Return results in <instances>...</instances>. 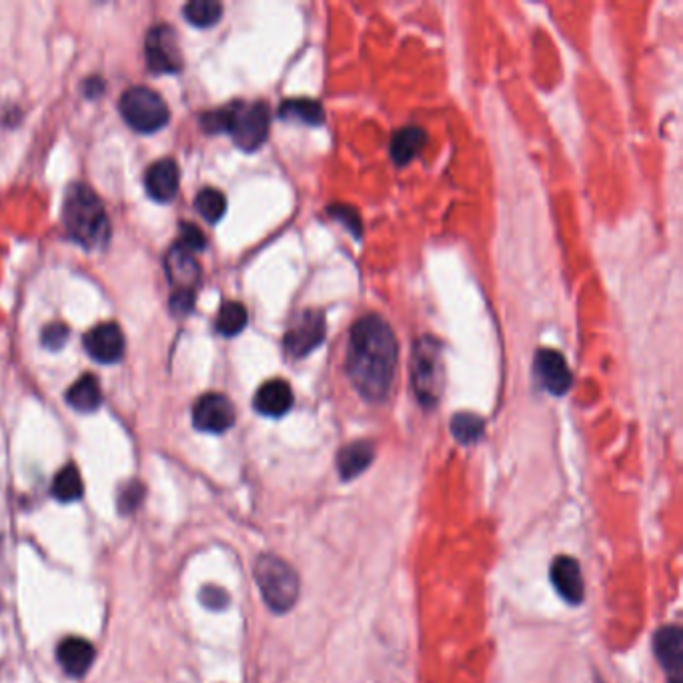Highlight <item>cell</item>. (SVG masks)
Listing matches in <instances>:
<instances>
[{"label": "cell", "instance_id": "cell-18", "mask_svg": "<svg viewBox=\"0 0 683 683\" xmlns=\"http://www.w3.org/2000/svg\"><path fill=\"white\" fill-rule=\"evenodd\" d=\"M375 459V447L371 441H355L339 451L337 467L343 479L359 477Z\"/></svg>", "mask_w": 683, "mask_h": 683}, {"label": "cell", "instance_id": "cell-8", "mask_svg": "<svg viewBox=\"0 0 683 683\" xmlns=\"http://www.w3.org/2000/svg\"><path fill=\"white\" fill-rule=\"evenodd\" d=\"M325 315L317 309H307L297 315L285 335V351L293 357H307L325 341Z\"/></svg>", "mask_w": 683, "mask_h": 683}, {"label": "cell", "instance_id": "cell-10", "mask_svg": "<svg viewBox=\"0 0 683 683\" xmlns=\"http://www.w3.org/2000/svg\"><path fill=\"white\" fill-rule=\"evenodd\" d=\"M533 371L537 381L551 395H565L571 387V371L567 367L565 357L553 349H541L535 353Z\"/></svg>", "mask_w": 683, "mask_h": 683}, {"label": "cell", "instance_id": "cell-24", "mask_svg": "<svg viewBox=\"0 0 683 683\" xmlns=\"http://www.w3.org/2000/svg\"><path fill=\"white\" fill-rule=\"evenodd\" d=\"M247 319H249L247 309L237 301H229L219 311L217 331L225 337H235L247 327Z\"/></svg>", "mask_w": 683, "mask_h": 683}, {"label": "cell", "instance_id": "cell-16", "mask_svg": "<svg viewBox=\"0 0 683 683\" xmlns=\"http://www.w3.org/2000/svg\"><path fill=\"white\" fill-rule=\"evenodd\" d=\"M291 407L293 391L283 379H271L255 393V409L265 417H283Z\"/></svg>", "mask_w": 683, "mask_h": 683}, {"label": "cell", "instance_id": "cell-25", "mask_svg": "<svg viewBox=\"0 0 683 683\" xmlns=\"http://www.w3.org/2000/svg\"><path fill=\"white\" fill-rule=\"evenodd\" d=\"M483 429H485L483 419L473 413H457L451 419V433L463 445L475 443L483 435Z\"/></svg>", "mask_w": 683, "mask_h": 683}, {"label": "cell", "instance_id": "cell-17", "mask_svg": "<svg viewBox=\"0 0 683 683\" xmlns=\"http://www.w3.org/2000/svg\"><path fill=\"white\" fill-rule=\"evenodd\" d=\"M57 657L69 675L83 677L95 661V647L83 637H67L61 641Z\"/></svg>", "mask_w": 683, "mask_h": 683}, {"label": "cell", "instance_id": "cell-12", "mask_svg": "<svg viewBox=\"0 0 683 683\" xmlns=\"http://www.w3.org/2000/svg\"><path fill=\"white\" fill-rule=\"evenodd\" d=\"M85 347L95 361L111 365L125 353V335L117 323H103L87 333Z\"/></svg>", "mask_w": 683, "mask_h": 683}, {"label": "cell", "instance_id": "cell-14", "mask_svg": "<svg viewBox=\"0 0 683 683\" xmlns=\"http://www.w3.org/2000/svg\"><path fill=\"white\" fill-rule=\"evenodd\" d=\"M551 583L555 591L567 603H581L585 597V583L581 575V567L573 557L561 555L551 563Z\"/></svg>", "mask_w": 683, "mask_h": 683}, {"label": "cell", "instance_id": "cell-27", "mask_svg": "<svg viewBox=\"0 0 683 683\" xmlns=\"http://www.w3.org/2000/svg\"><path fill=\"white\" fill-rule=\"evenodd\" d=\"M329 215H333L337 221H341L357 239L363 233V225H361V217L353 207L347 205H331L329 207Z\"/></svg>", "mask_w": 683, "mask_h": 683}, {"label": "cell", "instance_id": "cell-2", "mask_svg": "<svg viewBox=\"0 0 683 683\" xmlns=\"http://www.w3.org/2000/svg\"><path fill=\"white\" fill-rule=\"evenodd\" d=\"M63 219L69 237L85 249H99L111 237V225L103 203L93 189L83 183L69 187Z\"/></svg>", "mask_w": 683, "mask_h": 683}, {"label": "cell", "instance_id": "cell-4", "mask_svg": "<svg viewBox=\"0 0 683 683\" xmlns=\"http://www.w3.org/2000/svg\"><path fill=\"white\" fill-rule=\"evenodd\" d=\"M255 579L265 603L273 611L285 613L295 605L299 597V577L287 561L269 553L261 555L255 563Z\"/></svg>", "mask_w": 683, "mask_h": 683}, {"label": "cell", "instance_id": "cell-30", "mask_svg": "<svg viewBox=\"0 0 683 683\" xmlns=\"http://www.w3.org/2000/svg\"><path fill=\"white\" fill-rule=\"evenodd\" d=\"M67 339H69V329L63 323H53V325L45 327V331H43V345L51 351L63 349Z\"/></svg>", "mask_w": 683, "mask_h": 683}, {"label": "cell", "instance_id": "cell-28", "mask_svg": "<svg viewBox=\"0 0 683 683\" xmlns=\"http://www.w3.org/2000/svg\"><path fill=\"white\" fill-rule=\"evenodd\" d=\"M181 247H185L187 251H203L207 247V239H205V233L197 227V225H191V223H183L181 225Z\"/></svg>", "mask_w": 683, "mask_h": 683}, {"label": "cell", "instance_id": "cell-6", "mask_svg": "<svg viewBox=\"0 0 683 683\" xmlns=\"http://www.w3.org/2000/svg\"><path fill=\"white\" fill-rule=\"evenodd\" d=\"M121 115L139 133H157L169 123V107L159 93L147 87H133L121 97Z\"/></svg>", "mask_w": 683, "mask_h": 683}, {"label": "cell", "instance_id": "cell-21", "mask_svg": "<svg viewBox=\"0 0 683 683\" xmlns=\"http://www.w3.org/2000/svg\"><path fill=\"white\" fill-rule=\"evenodd\" d=\"M281 119L287 121H299L305 125H323L325 123V111L321 103L311 99H289L279 109Z\"/></svg>", "mask_w": 683, "mask_h": 683}, {"label": "cell", "instance_id": "cell-15", "mask_svg": "<svg viewBox=\"0 0 683 683\" xmlns=\"http://www.w3.org/2000/svg\"><path fill=\"white\" fill-rule=\"evenodd\" d=\"M145 187L151 199L167 203L175 199L179 191V167L173 159H161L153 163L145 173Z\"/></svg>", "mask_w": 683, "mask_h": 683}, {"label": "cell", "instance_id": "cell-23", "mask_svg": "<svg viewBox=\"0 0 683 683\" xmlns=\"http://www.w3.org/2000/svg\"><path fill=\"white\" fill-rule=\"evenodd\" d=\"M223 7L215 0H191L185 7V17L191 25L199 29H209L221 21Z\"/></svg>", "mask_w": 683, "mask_h": 683}, {"label": "cell", "instance_id": "cell-20", "mask_svg": "<svg viewBox=\"0 0 683 683\" xmlns=\"http://www.w3.org/2000/svg\"><path fill=\"white\" fill-rule=\"evenodd\" d=\"M101 387L95 375H83L69 391H67V403L83 413H91L99 409L101 405Z\"/></svg>", "mask_w": 683, "mask_h": 683}, {"label": "cell", "instance_id": "cell-32", "mask_svg": "<svg viewBox=\"0 0 683 683\" xmlns=\"http://www.w3.org/2000/svg\"><path fill=\"white\" fill-rule=\"evenodd\" d=\"M101 87H103L101 79H91V81L87 83V95H89V97H97L99 91H101Z\"/></svg>", "mask_w": 683, "mask_h": 683}, {"label": "cell", "instance_id": "cell-7", "mask_svg": "<svg viewBox=\"0 0 683 683\" xmlns=\"http://www.w3.org/2000/svg\"><path fill=\"white\" fill-rule=\"evenodd\" d=\"M147 65L153 73H177L183 67L179 39L173 27L157 25L149 31L145 41Z\"/></svg>", "mask_w": 683, "mask_h": 683}, {"label": "cell", "instance_id": "cell-11", "mask_svg": "<svg viewBox=\"0 0 683 683\" xmlns=\"http://www.w3.org/2000/svg\"><path fill=\"white\" fill-rule=\"evenodd\" d=\"M167 273L173 283V295H191L195 297L197 283L201 277V267L191 251L181 247L179 243L167 255Z\"/></svg>", "mask_w": 683, "mask_h": 683}, {"label": "cell", "instance_id": "cell-29", "mask_svg": "<svg viewBox=\"0 0 683 683\" xmlns=\"http://www.w3.org/2000/svg\"><path fill=\"white\" fill-rule=\"evenodd\" d=\"M145 497V487L141 483H129L123 491H121V497H119V507L123 513H131L135 511L141 501Z\"/></svg>", "mask_w": 683, "mask_h": 683}, {"label": "cell", "instance_id": "cell-22", "mask_svg": "<svg viewBox=\"0 0 683 683\" xmlns=\"http://www.w3.org/2000/svg\"><path fill=\"white\" fill-rule=\"evenodd\" d=\"M83 479H81V473L75 465H67L63 467L55 481H53V495L63 501V503H71V501H77L83 497Z\"/></svg>", "mask_w": 683, "mask_h": 683}, {"label": "cell", "instance_id": "cell-9", "mask_svg": "<svg viewBox=\"0 0 683 683\" xmlns=\"http://www.w3.org/2000/svg\"><path fill=\"white\" fill-rule=\"evenodd\" d=\"M193 423L205 433H225L235 423V407L229 397L207 393L193 407Z\"/></svg>", "mask_w": 683, "mask_h": 683}, {"label": "cell", "instance_id": "cell-13", "mask_svg": "<svg viewBox=\"0 0 683 683\" xmlns=\"http://www.w3.org/2000/svg\"><path fill=\"white\" fill-rule=\"evenodd\" d=\"M655 655L663 665L669 683H681L683 669V635L675 625H667L655 635Z\"/></svg>", "mask_w": 683, "mask_h": 683}, {"label": "cell", "instance_id": "cell-19", "mask_svg": "<svg viewBox=\"0 0 683 683\" xmlns=\"http://www.w3.org/2000/svg\"><path fill=\"white\" fill-rule=\"evenodd\" d=\"M427 133L419 127H403L391 139V159L395 165L403 167L411 163L425 147Z\"/></svg>", "mask_w": 683, "mask_h": 683}, {"label": "cell", "instance_id": "cell-31", "mask_svg": "<svg viewBox=\"0 0 683 683\" xmlns=\"http://www.w3.org/2000/svg\"><path fill=\"white\" fill-rule=\"evenodd\" d=\"M201 601L211 607V609H223L227 603H229V595L221 589V587H215V585H207L203 591H201Z\"/></svg>", "mask_w": 683, "mask_h": 683}, {"label": "cell", "instance_id": "cell-5", "mask_svg": "<svg viewBox=\"0 0 683 683\" xmlns=\"http://www.w3.org/2000/svg\"><path fill=\"white\" fill-rule=\"evenodd\" d=\"M269 107L265 103H231L225 107V133L243 151H257L269 137Z\"/></svg>", "mask_w": 683, "mask_h": 683}, {"label": "cell", "instance_id": "cell-1", "mask_svg": "<svg viewBox=\"0 0 683 683\" xmlns=\"http://www.w3.org/2000/svg\"><path fill=\"white\" fill-rule=\"evenodd\" d=\"M397 365V339L379 315L361 317L349 335L345 369L361 397L383 401L391 389Z\"/></svg>", "mask_w": 683, "mask_h": 683}, {"label": "cell", "instance_id": "cell-3", "mask_svg": "<svg viewBox=\"0 0 683 683\" xmlns=\"http://www.w3.org/2000/svg\"><path fill=\"white\" fill-rule=\"evenodd\" d=\"M443 353L441 343L433 337H421L413 345L411 355V385L421 405H437L443 393Z\"/></svg>", "mask_w": 683, "mask_h": 683}, {"label": "cell", "instance_id": "cell-26", "mask_svg": "<svg viewBox=\"0 0 683 683\" xmlns=\"http://www.w3.org/2000/svg\"><path fill=\"white\" fill-rule=\"evenodd\" d=\"M197 211L203 215L207 223H219L227 211V199L217 189H203L195 199Z\"/></svg>", "mask_w": 683, "mask_h": 683}]
</instances>
